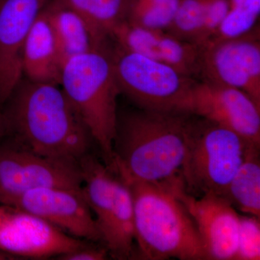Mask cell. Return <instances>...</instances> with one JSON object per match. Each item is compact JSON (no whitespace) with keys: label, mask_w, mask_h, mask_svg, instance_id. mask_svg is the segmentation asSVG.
Segmentation results:
<instances>
[{"label":"cell","mask_w":260,"mask_h":260,"mask_svg":"<svg viewBox=\"0 0 260 260\" xmlns=\"http://www.w3.org/2000/svg\"><path fill=\"white\" fill-rule=\"evenodd\" d=\"M193 115L139 109L119 117L112 169L128 184L180 177Z\"/></svg>","instance_id":"cell-1"},{"label":"cell","mask_w":260,"mask_h":260,"mask_svg":"<svg viewBox=\"0 0 260 260\" xmlns=\"http://www.w3.org/2000/svg\"><path fill=\"white\" fill-rule=\"evenodd\" d=\"M8 101V132L24 146L68 161L78 162L88 153L93 138L59 85L20 83Z\"/></svg>","instance_id":"cell-2"},{"label":"cell","mask_w":260,"mask_h":260,"mask_svg":"<svg viewBox=\"0 0 260 260\" xmlns=\"http://www.w3.org/2000/svg\"><path fill=\"white\" fill-rule=\"evenodd\" d=\"M171 181L129 184L134 202L138 257L207 260L196 225Z\"/></svg>","instance_id":"cell-3"},{"label":"cell","mask_w":260,"mask_h":260,"mask_svg":"<svg viewBox=\"0 0 260 260\" xmlns=\"http://www.w3.org/2000/svg\"><path fill=\"white\" fill-rule=\"evenodd\" d=\"M59 86L110 167L119 115L117 97L121 93L110 51L103 48L65 61Z\"/></svg>","instance_id":"cell-4"},{"label":"cell","mask_w":260,"mask_h":260,"mask_svg":"<svg viewBox=\"0 0 260 260\" xmlns=\"http://www.w3.org/2000/svg\"><path fill=\"white\" fill-rule=\"evenodd\" d=\"M235 132L193 115L181 176L186 191L225 198L228 186L251 148Z\"/></svg>","instance_id":"cell-5"},{"label":"cell","mask_w":260,"mask_h":260,"mask_svg":"<svg viewBox=\"0 0 260 260\" xmlns=\"http://www.w3.org/2000/svg\"><path fill=\"white\" fill-rule=\"evenodd\" d=\"M82 189L102 242L117 259L134 255V202L131 188L112 169L87 153L79 160Z\"/></svg>","instance_id":"cell-6"},{"label":"cell","mask_w":260,"mask_h":260,"mask_svg":"<svg viewBox=\"0 0 260 260\" xmlns=\"http://www.w3.org/2000/svg\"><path fill=\"white\" fill-rule=\"evenodd\" d=\"M121 93L139 109L178 111L196 78L186 76L165 63L116 45L111 52Z\"/></svg>","instance_id":"cell-7"},{"label":"cell","mask_w":260,"mask_h":260,"mask_svg":"<svg viewBox=\"0 0 260 260\" xmlns=\"http://www.w3.org/2000/svg\"><path fill=\"white\" fill-rule=\"evenodd\" d=\"M79 162L39 155L18 140L0 145V203L11 207L32 189L50 186L81 188Z\"/></svg>","instance_id":"cell-8"},{"label":"cell","mask_w":260,"mask_h":260,"mask_svg":"<svg viewBox=\"0 0 260 260\" xmlns=\"http://www.w3.org/2000/svg\"><path fill=\"white\" fill-rule=\"evenodd\" d=\"M178 111L216 123L260 147V104L239 89L196 80Z\"/></svg>","instance_id":"cell-9"},{"label":"cell","mask_w":260,"mask_h":260,"mask_svg":"<svg viewBox=\"0 0 260 260\" xmlns=\"http://www.w3.org/2000/svg\"><path fill=\"white\" fill-rule=\"evenodd\" d=\"M200 47V80L239 89L260 104L259 25L241 37Z\"/></svg>","instance_id":"cell-10"},{"label":"cell","mask_w":260,"mask_h":260,"mask_svg":"<svg viewBox=\"0 0 260 260\" xmlns=\"http://www.w3.org/2000/svg\"><path fill=\"white\" fill-rule=\"evenodd\" d=\"M172 185L196 225L207 259L235 260L239 215L231 202L213 194L197 199L186 191L181 177L172 180Z\"/></svg>","instance_id":"cell-11"},{"label":"cell","mask_w":260,"mask_h":260,"mask_svg":"<svg viewBox=\"0 0 260 260\" xmlns=\"http://www.w3.org/2000/svg\"><path fill=\"white\" fill-rule=\"evenodd\" d=\"M11 207L39 217L71 237L102 242L82 187L50 186L32 189L22 195Z\"/></svg>","instance_id":"cell-12"},{"label":"cell","mask_w":260,"mask_h":260,"mask_svg":"<svg viewBox=\"0 0 260 260\" xmlns=\"http://www.w3.org/2000/svg\"><path fill=\"white\" fill-rule=\"evenodd\" d=\"M0 209V249L14 256L43 258L60 256L87 245L43 219L5 206Z\"/></svg>","instance_id":"cell-13"},{"label":"cell","mask_w":260,"mask_h":260,"mask_svg":"<svg viewBox=\"0 0 260 260\" xmlns=\"http://www.w3.org/2000/svg\"><path fill=\"white\" fill-rule=\"evenodd\" d=\"M48 0H0V104L23 76L24 45L32 24Z\"/></svg>","instance_id":"cell-14"},{"label":"cell","mask_w":260,"mask_h":260,"mask_svg":"<svg viewBox=\"0 0 260 260\" xmlns=\"http://www.w3.org/2000/svg\"><path fill=\"white\" fill-rule=\"evenodd\" d=\"M62 67L55 34L44 8L24 45L23 73L30 81L59 85Z\"/></svg>","instance_id":"cell-15"},{"label":"cell","mask_w":260,"mask_h":260,"mask_svg":"<svg viewBox=\"0 0 260 260\" xmlns=\"http://www.w3.org/2000/svg\"><path fill=\"white\" fill-rule=\"evenodd\" d=\"M44 11L55 34L63 64L74 56L106 47L107 39L76 12L53 0Z\"/></svg>","instance_id":"cell-16"},{"label":"cell","mask_w":260,"mask_h":260,"mask_svg":"<svg viewBox=\"0 0 260 260\" xmlns=\"http://www.w3.org/2000/svg\"><path fill=\"white\" fill-rule=\"evenodd\" d=\"M225 198L243 213L259 218V148L248 152L228 186Z\"/></svg>","instance_id":"cell-17"},{"label":"cell","mask_w":260,"mask_h":260,"mask_svg":"<svg viewBox=\"0 0 260 260\" xmlns=\"http://www.w3.org/2000/svg\"><path fill=\"white\" fill-rule=\"evenodd\" d=\"M85 18L102 37H110L125 20L128 0H53Z\"/></svg>","instance_id":"cell-18"},{"label":"cell","mask_w":260,"mask_h":260,"mask_svg":"<svg viewBox=\"0 0 260 260\" xmlns=\"http://www.w3.org/2000/svg\"><path fill=\"white\" fill-rule=\"evenodd\" d=\"M180 0H128L125 20L153 30H166L172 23Z\"/></svg>","instance_id":"cell-19"},{"label":"cell","mask_w":260,"mask_h":260,"mask_svg":"<svg viewBox=\"0 0 260 260\" xmlns=\"http://www.w3.org/2000/svg\"><path fill=\"white\" fill-rule=\"evenodd\" d=\"M205 0H180L172 23L166 31L197 44L204 20Z\"/></svg>","instance_id":"cell-20"},{"label":"cell","mask_w":260,"mask_h":260,"mask_svg":"<svg viewBox=\"0 0 260 260\" xmlns=\"http://www.w3.org/2000/svg\"><path fill=\"white\" fill-rule=\"evenodd\" d=\"M259 15L260 0H248L242 6L232 8L213 37L207 43L233 39L247 34L258 25Z\"/></svg>","instance_id":"cell-21"},{"label":"cell","mask_w":260,"mask_h":260,"mask_svg":"<svg viewBox=\"0 0 260 260\" xmlns=\"http://www.w3.org/2000/svg\"><path fill=\"white\" fill-rule=\"evenodd\" d=\"M260 259L259 218L239 215V236L235 260Z\"/></svg>","instance_id":"cell-22"},{"label":"cell","mask_w":260,"mask_h":260,"mask_svg":"<svg viewBox=\"0 0 260 260\" xmlns=\"http://www.w3.org/2000/svg\"><path fill=\"white\" fill-rule=\"evenodd\" d=\"M230 9V0H205L204 20L198 45L203 46L213 37Z\"/></svg>","instance_id":"cell-23"},{"label":"cell","mask_w":260,"mask_h":260,"mask_svg":"<svg viewBox=\"0 0 260 260\" xmlns=\"http://www.w3.org/2000/svg\"><path fill=\"white\" fill-rule=\"evenodd\" d=\"M107 248L87 245L74 251L58 256V259L63 260H103L107 258Z\"/></svg>","instance_id":"cell-24"},{"label":"cell","mask_w":260,"mask_h":260,"mask_svg":"<svg viewBox=\"0 0 260 260\" xmlns=\"http://www.w3.org/2000/svg\"><path fill=\"white\" fill-rule=\"evenodd\" d=\"M7 133H8V127H7L4 113L0 110V140Z\"/></svg>","instance_id":"cell-25"},{"label":"cell","mask_w":260,"mask_h":260,"mask_svg":"<svg viewBox=\"0 0 260 260\" xmlns=\"http://www.w3.org/2000/svg\"><path fill=\"white\" fill-rule=\"evenodd\" d=\"M14 255L10 254V253L6 252V251L1 250L0 249V259H10L9 257H13Z\"/></svg>","instance_id":"cell-26"}]
</instances>
